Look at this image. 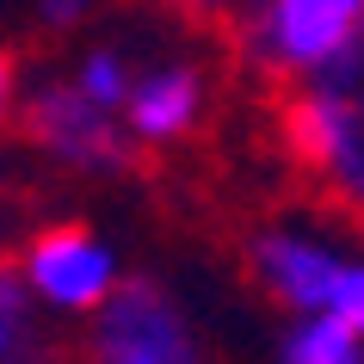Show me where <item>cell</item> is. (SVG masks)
<instances>
[{
    "mask_svg": "<svg viewBox=\"0 0 364 364\" xmlns=\"http://www.w3.org/2000/svg\"><path fill=\"white\" fill-rule=\"evenodd\" d=\"M364 25V0H241L216 25L229 38V62L272 93L321 68L352 31Z\"/></svg>",
    "mask_w": 364,
    "mask_h": 364,
    "instance_id": "6da1fadb",
    "label": "cell"
},
{
    "mask_svg": "<svg viewBox=\"0 0 364 364\" xmlns=\"http://www.w3.org/2000/svg\"><path fill=\"white\" fill-rule=\"evenodd\" d=\"M80 358L87 364H204V346H198L186 309L154 278H117L112 296L93 309Z\"/></svg>",
    "mask_w": 364,
    "mask_h": 364,
    "instance_id": "7a4b0ae2",
    "label": "cell"
},
{
    "mask_svg": "<svg viewBox=\"0 0 364 364\" xmlns=\"http://www.w3.org/2000/svg\"><path fill=\"white\" fill-rule=\"evenodd\" d=\"M19 130L31 136L43 154L68 161V167L124 173V167L142 161V154H136V136L124 130L99 99L80 93V80H75V87H43V93L19 112Z\"/></svg>",
    "mask_w": 364,
    "mask_h": 364,
    "instance_id": "3957f363",
    "label": "cell"
},
{
    "mask_svg": "<svg viewBox=\"0 0 364 364\" xmlns=\"http://www.w3.org/2000/svg\"><path fill=\"white\" fill-rule=\"evenodd\" d=\"M19 266H25V284L38 290V296H50L56 309H99L117 284L112 253L99 247L80 223H56V229L31 235Z\"/></svg>",
    "mask_w": 364,
    "mask_h": 364,
    "instance_id": "277c9868",
    "label": "cell"
},
{
    "mask_svg": "<svg viewBox=\"0 0 364 364\" xmlns=\"http://www.w3.org/2000/svg\"><path fill=\"white\" fill-rule=\"evenodd\" d=\"M247 266H253V284L266 290L272 303L303 309V315H327L333 309V290L346 278V266L327 247H315L303 235H278V229L259 235L247 247Z\"/></svg>",
    "mask_w": 364,
    "mask_h": 364,
    "instance_id": "5b68a950",
    "label": "cell"
},
{
    "mask_svg": "<svg viewBox=\"0 0 364 364\" xmlns=\"http://www.w3.org/2000/svg\"><path fill=\"white\" fill-rule=\"evenodd\" d=\"M130 136L136 142H186L204 124V68L198 62H161L130 87Z\"/></svg>",
    "mask_w": 364,
    "mask_h": 364,
    "instance_id": "8992f818",
    "label": "cell"
},
{
    "mask_svg": "<svg viewBox=\"0 0 364 364\" xmlns=\"http://www.w3.org/2000/svg\"><path fill=\"white\" fill-rule=\"evenodd\" d=\"M0 364H62L56 346L38 340L25 266H19V259H6V253H0Z\"/></svg>",
    "mask_w": 364,
    "mask_h": 364,
    "instance_id": "52a82bcc",
    "label": "cell"
},
{
    "mask_svg": "<svg viewBox=\"0 0 364 364\" xmlns=\"http://www.w3.org/2000/svg\"><path fill=\"white\" fill-rule=\"evenodd\" d=\"M358 358H364V333L346 327L340 315H309L284 340V364H358Z\"/></svg>",
    "mask_w": 364,
    "mask_h": 364,
    "instance_id": "ba28073f",
    "label": "cell"
},
{
    "mask_svg": "<svg viewBox=\"0 0 364 364\" xmlns=\"http://www.w3.org/2000/svg\"><path fill=\"white\" fill-rule=\"evenodd\" d=\"M80 93L99 99L105 112H117V105L130 99V68H124V56H117V50H93L87 68H80Z\"/></svg>",
    "mask_w": 364,
    "mask_h": 364,
    "instance_id": "9c48e42d",
    "label": "cell"
},
{
    "mask_svg": "<svg viewBox=\"0 0 364 364\" xmlns=\"http://www.w3.org/2000/svg\"><path fill=\"white\" fill-rule=\"evenodd\" d=\"M327 315H340L346 327H358L364 333V266H346V278H340V290H333V309Z\"/></svg>",
    "mask_w": 364,
    "mask_h": 364,
    "instance_id": "30bf717a",
    "label": "cell"
},
{
    "mask_svg": "<svg viewBox=\"0 0 364 364\" xmlns=\"http://www.w3.org/2000/svg\"><path fill=\"white\" fill-rule=\"evenodd\" d=\"M161 6H167L173 19H186V25H204V31H216V25L229 19V13L241 6V0H161Z\"/></svg>",
    "mask_w": 364,
    "mask_h": 364,
    "instance_id": "8fae6325",
    "label": "cell"
},
{
    "mask_svg": "<svg viewBox=\"0 0 364 364\" xmlns=\"http://www.w3.org/2000/svg\"><path fill=\"white\" fill-rule=\"evenodd\" d=\"M38 13L50 31H68V25H80L87 13H93V0H38Z\"/></svg>",
    "mask_w": 364,
    "mask_h": 364,
    "instance_id": "7c38bea8",
    "label": "cell"
},
{
    "mask_svg": "<svg viewBox=\"0 0 364 364\" xmlns=\"http://www.w3.org/2000/svg\"><path fill=\"white\" fill-rule=\"evenodd\" d=\"M13 105V56H0V112Z\"/></svg>",
    "mask_w": 364,
    "mask_h": 364,
    "instance_id": "4fadbf2b",
    "label": "cell"
}]
</instances>
